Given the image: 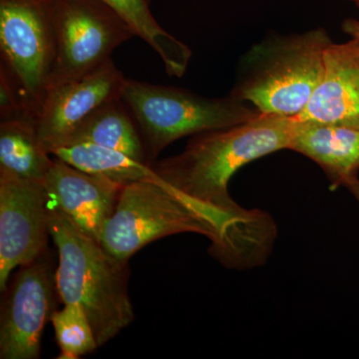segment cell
Returning a JSON list of instances; mask_svg holds the SVG:
<instances>
[{
  "label": "cell",
  "instance_id": "obj_16",
  "mask_svg": "<svg viewBox=\"0 0 359 359\" xmlns=\"http://www.w3.org/2000/svg\"><path fill=\"white\" fill-rule=\"evenodd\" d=\"M51 155L71 166L91 174L101 175L125 186L135 182L165 184L154 168L133 157L90 143H78L52 151Z\"/></svg>",
  "mask_w": 359,
  "mask_h": 359
},
{
  "label": "cell",
  "instance_id": "obj_15",
  "mask_svg": "<svg viewBox=\"0 0 359 359\" xmlns=\"http://www.w3.org/2000/svg\"><path fill=\"white\" fill-rule=\"evenodd\" d=\"M49 155L40 141L35 119L28 116L1 119L0 170L44 182L53 163Z\"/></svg>",
  "mask_w": 359,
  "mask_h": 359
},
{
  "label": "cell",
  "instance_id": "obj_8",
  "mask_svg": "<svg viewBox=\"0 0 359 359\" xmlns=\"http://www.w3.org/2000/svg\"><path fill=\"white\" fill-rule=\"evenodd\" d=\"M49 231L48 196L44 182L0 170V292L11 273L44 254Z\"/></svg>",
  "mask_w": 359,
  "mask_h": 359
},
{
  "label": "cell",
  "instance_id": "obj_19",
  "mask_svg": "<svg viewBox=\"0 0 359 359\" xmlns=\"http://www.w3.org/2000/svg\"><path fill=\"white\" fill-rule=\"evenodd\" d=\"M342 30L346 33L351 39L358 40L359 42V20L354 18H347L342 23Z\"/></svg>",
  "mask_w": 359,
  "mask_h": 359
},
{
  "label": "cell",
  "instance_id": "obj_3",
  "mask_svg": "<svg viewBox=\"0 0 359 359\" xmlns=\"http://www.w3.org/2000/svg\"><path fill=\"white\" fill-rule=\"evenodd\" d=\"M330 42L327 32L320 28L255 44L238 63L231 95L262 114L297 117L320 83Z\"/></svg>",
  "mask_w": 359,
  "mask_h": 359
},
{
  "label": "cell",
  "instance_id": "obj_12",
  "mask_svg": "<svg viewBox=\"0 0 359 359\" xmlns=\"http://www.w3.org/2000/svg\"><path fill=\"white\" fill-rule=\"evenodd\" d=\"M299 121L359 128V42H330L323 71Z\"/></svg>",
  "mask_w": 359,
  "mask_h": 359
},
{
  "label": "cell",
  "instance_id": "obj_7",
  "mask_svg": "<svg viewBox=\"0 0 359 359\" xmlns=\"http://www.w3.org/2000/svg\"><path fill=\"white\" fill-rule=\"evenodd\" d=\"M133 36L128 23L103 0H57L56 58L48 90L93 72Z\"/></svg>",
  "mask_w": 359,
  "mask_h": 359
},
{
  "label": "cell",
  "instance_id": "obj_10",
  "mask_svg": "<svg viewBox=\"0 0 359 359\" xmlns=\"http://www.w3.org/2000/svg\"><path fill=\"white\" fill-rule=\"evenodd\" d=\"M121 71L108 60L93 72L47 91L35 125L40 141L51 152L62 147L92 113L122 97L126 83Z\"/></svg>",
  "mask_w": 359,
  "mask_h": 359
},
{
  "label": "cell",
  "instance_id": "obj_14",
  "mask_svg": "<svg viewBox=\"0 0 359 359\" xmlns=\"http://www.w3.org/2000/svg\"><path fill=\"white\" fill-rule=\"evenodd\" d=\"M78 143L112 149L149 164L140 129L122 98L110 101L92 113L62 147Z\"/></svg>",
  "mask_w": 359,
  "mask_h": 359
},
{
  "label": "cell",
  "instance_id": "obj_1",
  "mask_svg": "<svg viewBox=\"0 0 359 359\" xmlns=\"http://www.w3.org/2000/svg\"><path fill=\"white\" fill-rule=\"evenodd\" d=\"M295 124V118L261 113L243 124L195 135L183 152L153 165L168 185L215 219L219 237L209 250L226 268H257L271 256L278 238L275 219L238 205L229 184L250 163L290 150Z\"/></svg>",
  "mask_w": 359,
  "mask_h": 359
},
{
  "label": "cell",
  "instance_id": "obj_6",
  "mask_svg": "<svg viewBox=\"0 0 359 359\" xmlns=\"http://www.w3.org/2000/svg\"><path fill=\"white\" fill-rule=\"evenodd\" d=\"M183 233H200L212 244L219 237L216 222L197 203L168 184L135 182L123 187L99 242L111 256L128 263L145 245Z\"/></svg>",
  "mask_w": 359,
  "mask_h": 359
},
{
  "label": "cell",
  "instance_id": "obj_5",
  "mask_svg": "<svg viewBox=\"0 0 359 359\" xmlns=\"http://www.w3.org/2000/svg\"><path fill=\"white\" fill-rule=\"evenodd\" d=\"M57 0H0V87L35 119L56 58Z\"/></svg>",
  "mask_w": 359,
  "mask_h": 359
},
{
  "label": "cell",
  "instance_id": "obj_11",
  "mask_svg": "<svg viewBox=\"0 0 359 359\" xmlns=\"http://www.w3.org/2000/svg\"><path fill=\"white\" fill-rule=\"evenodd\" d=\"M44 186L49 205L57 208L80 231L98 242L124 187L57 158L52 163Z\"/></svg>",
  "mask_w": 359,
  "mask_h": 359
},
{
  "label": "cell",
  "instance_id": "obj_4",
  "mask_svg": "<svg viewBox=\"0 0 359 359\" xmlns=\"http://www.w3.org/2000/svg\"><path fill=\"white\" fill-rule=\"evenodd\" d=\"M121 98L138 124L151 166L179 139L236 126L261 114L231 94L208 98L188 90L132 79L126 80Z\"/></svg>",
  "mask_w": 359,
  "mask_h": 359
},
{
  "label": "cell",
  "instance_id": "obj_2",
  "mask_svg": "<svg viewBox=\"0 0 359 359\" xmlns=\"http://www.w3.org/2000/svg\"><path fill=\"white\" fill-rule=\"evenodd\" d=\"M49 231L57 248L56 287L65 304L83 309L99 347L134 320L128 292V263L111 256L95 238L80 231L49 205Z\"/></svg>",
  "mask_w": 359,
  "mask_h": 359
},
{
  "label": "cell",
  "instance_id": "obj_13",
  "mask_svg": "<svg viewBox=\"0 0 359 359\" xmlns=\"http://www.w3.org/2000/svg\"><path fill=\"white\" fill-rule=\"evenodd\" d=\"M295 120L290 150L313 161L334 189L358 179L359 128Z\"/></svg>",
  "mask_w": 359,
  "mask_h": 359
},
{
  "label": "cell",
  "instance_id": "obj_20",
  "mask_svg": "<svg viewBox=\"0 0 359 359\" xmlns=\"http://www.w3.org/2000/svg\"><path fill=\"white\" fill-rule=\"evenodd\" d=\"M346 188L349 191V192L353 194V197L355 198L359 204V178L354 180V181L351 182V183L349 184V185H347Z\"/></svg>",
  "mask_w": 359,
  "mask_h": 359
},
{
  "label": "cell",
  "instance_id": "obj_18",
  "mask_svg": "<svg viewBox=\"0 0 359 359\" xmlns=\"http://www.w3.org/2000/svg\"><path fill=\"white\" fill-rule=\"evenodd\" d=\"M119 14L146 43L156 44L163 39L165 29L151 13V0H103Z\"/></svg>",
  "mask_w": 359,
  "mask_h": 359
},
{
  "label": "cell",
  "instance_id": "obj_17",
  "mask_svg": "<svg viewBox=\"0 0 359 359\" xmlns=\"http://www.w3.org/2000/svg\"><path fill=\"white\" fill-rule=\"evenodd\" d=\"M60 359H77L98 348L91 323L83 309L77 304H65L54 311L51 318Z\"/></svg>",
  "mask_w": 359,
  "mask_h": 359
},
{
  "label": "cell",
  "instance_id": "obj_9",
  "mask_svg": "<svg viewBox=\"0 0 359 359\" xmlns=\"http://www.w3.org/2000/svg\"><path fill=\"white\" fill-rule=\"evenodd\" d=\"M55 275L45 255L22 266L6 290L0 316V358L36 359L55 302Z\"/></svg>",
  "mask_w": 359,
  "mask_h": 359
}]
</instances>
